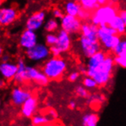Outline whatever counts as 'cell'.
I'll list each match as a JSON object with an SVG mask.
<instances>
[{"label":"cell","instance_id":"cell-25","mask_svg":"<svg viewBox=\"0 0 126 126\" xmlns=\"http://www.w3.org/2000/svg\"><path fill=\"white\" fill-rule=\"evenodd\" d=\"M112 53L115 56H126V41L121 40L117 45L112 49Z\"/></svg>","mask_w":126,"mask_h":126},{"label":"cell","instance_id":"cell-4","mask_svg":"<svg viewBox=\"0 0 126 126\" xmlns=\"http://www.w3.org/2000/svg\"><path fill=\"white\" fill-rule=\"evenodd\" d=\"M57 43L53 46L49 47L50 55L54 57H59L62 54L69 51L71 48L72 40L70 34L66 32L61 29L57 34Z\"/></svg>","mask_w":126,"mask_h":126},{"label":"cell","instance_id":"cell-9","mask_svg":"<svg viewBox=\"0 0 126 126\" xmlns=\"http://www.w3.org/2000/svg\"><path fill=\"white\" fill-rule=\"evenodd\" d=\"M79 44L81 52L86 58L91 57L93 54H94L95 52H97L98 50L101 49V46L99 41H93L91 39H89L82 35L79 38Z\"/></svg>","mask_w":126,"mask_h":126},{"label":"cell","instance_id":"cell-18","mask_svg":"<svg viewBox=\"0 0 126 126\" xmlns=\"http://www.w3.org/2000/svg\"><path fill=\"white\" fill-rule=\"evenodd\" d=\"M25 67H26V64L24 60L19 59L17 62V72L13 79V80L18 85H22L26 82Z\"/></svg>","mask_w":126,"mask_h":126},{"label":"cell","instance_id":"cell-22","mask_svg":"<svg viewBox=\"0 0 126 126\" xmlns=\"http://www.w3.org/2000/svg\"><path fill=\"white\" fill-rule=\"evenodd\" d=\"M99 122V116L95 113H87L83 117L82 124L84 126H96Z\"/></svg>","mask_w":126,"mask_h":126},{"label":"cell","instance_id":"cell-17","mask_svg":"<svg viewBox=\"0 0 126 126\" xmlns=\"http://www.w3.org/2000/svg\"><path fill=\"white\" fill-rule=\"evenodd\" d=\"M97 30H98V26L92 24L91 22L85 21L81 25L79 32L81 33V35L86 37V38L89 39H91L93 41H98Z\"/></svg>","mask_w":126,"mask_h":126},{"label":"cell","instance_id":"cell-10","mask_svg":"<svg viewBox=\"0 0 126 126\" xmlns=\"http://www.w3.org/2000/svg\"><path fill=\"white\" fill-rule=\"evenodd\" d=\"M46 16L47 13L44 10L33 13L28 17L25 22L26 29H28V30H31L33 32L38 31L39 29H41L43 27L44 23L46 19Z\"/></svg>","mask_w":126,"mask_h":126},{"label":"cell","instance_id":"cell-14","mask_svg":"<svg viewBox=\"0 0 126 126\" xmlns=\"http://www.w3.org/2000/svg\"><path fill=\"white\" fill-rule=\"evenodd\" d=\"M17 72V63L6 61L0 62V77L6 81L12 80Z\"/></svg>","mask_w":126,"mask_h":126},{"label":"cell","instance_id":"cell-13","mask_svg":"<svg viewBox=\"0 0 126 126\" xmlns=\"http://www.w3.org/2000/svg\"><path fill=\"white\" fill-rule=\"evenodd\" d=\"M106 56V54L101 50H98L94 54L88 58V62L86 64V75L88 77H92L94 70L96 67L103 61Z\"/></svg>","mask_w":126,"mask_h":126},{"label":"cell","instance_id":"cell-8","mask_svg":"<svg viewBox=\"0 0 126 126\" xmlns=\"http://www.w3.org/2000/svg\"><path fill=\"white\" fill-rule=\"evenodd\" d=\"M25 79L26 82L32 81V82L42 86H47L49 83V79L41 70L33 67L32 66L27 65L25 67Z\"/></svg>","mask_w":126,"mask_h":126},{"label":"cell","instance_id":"cell-28","mask_svg":"<svg viewBox=\"0 0 126 126\" xmlns=\"http://www.w3.org/2000/svg\"><path fill=\"white\" fill-rule=\"evenodd\" d=\"M57 36L54 32H47L45 36V43L48 47L53 46L57 43Z\"/></svg>","mask_w":126,"mask_h":126},{"label":"cell","instance_id":"cell-40","mask_svg":"<svg viewBox=\"0 0 126 126\" xmlns=\"http://www.w3.org/2000/svg\"><path fill=\"white\" fill-rule=\"evenodd\" d=\"M109 2V0H97V2L100 5H103L107 4V2Z\"/></svg>","mask_w":126,"mask_h":126},{"label":"cell","instance_id":"cell-41","mask_svg":"<svg viewBox=\"0 0 126 126\" xmlns=\"http://www.w3.org/2000/svg\"><path fill=\"white\" fill-rule=\"evenodd\" d=\"M2 54H3V49H2V47L1 46H0V57H1Z\"/></svg>","mask_w":126,"mask_h":126},{"label":"cell","instance_id":"cell-5","mask_svg":"<svg viewBox=\"0 0 126 126\" xmlns=\"http://www.w3.org/2000/svg\"><path fill=\"white\" fill-rule=\"evenodd\" d=\"M25 55L28 60L33 62H43L50 57V52L47 45L37 43L34 47L25 50Z\"/></svg>","mask_w":126,"mask_h":126},{"label":"cell","instance_id":"cell-20","mask_svg":"<svg viewBox=\"0 0 126 126\" xmlns=\"http://www.w3.org/2000/svg\"><path fill=\"white\" fill-rule=\"evenodd\" d=\"M81 9V5L79 2L73 1V0H68L64 3L63 5V12L70 16H77L79 11Z\"/></svg>","mask_w":126,"mask_h":126},{"label":"cell","instance_id":"cell-12","mask_svg":"<svg viewBox=\"0 0 126 126\" xmlns=\"http://www.w3.org/2000/svg\"><path fill=\"white\" fill-rule=\"evenodd\" d=\"M32 93L25 90L24 88L20 87V86H16L12 89L11 92L10 98H11V102L12 103L16 106H21L23 103L25 102V100L30 97Z\"/></svg>","mask_w":126,"mask_h":126},{"label":"cell","instance_id":"cell-6","mask_svg":"<svg viewBox=\"0 0 126 126\" xmlns=\"http://www.w3.org/2000/svg\"><path fill=\"white\" fill-rule=\"evenodd\" d=\"M81 25H82V21L77 16H70L67 14L63 15L60 22V26L61 29L66 32L70 35L79 34Z\"/></svg>","mask_w":126,"mask_h":126},{"label":"cell","instance_id":"cell-16","mask_svg":"<svg viewBox=\"0 0 126 126\" xmlns=\"http://www.w3.org/2000/svg\"><path fill=\"white\" fill-rule=\"evenodd\" d=\"M114 66H115V63H114L113 57L111 56L110 54H109V55L106 54V56L104 60H103V61L94 70L93 74L98 73V74H103V75L112 76Z\"/></svg>","mask_w":126,"mask_h":126},{"label":"cell","instance_id":"cell-19","mask_svg":"<svg viewBox=\"0 0 126 126\" xmlns=\"http://www.w3.org/2000/svg\"><path fill=\"white\" fill-rule=\"evenodd\" d=\"M109 25L114 28L117 32L118 34L121 36L124 34L126 31V22L122 20V18L118 16V14L115 16L114 18L110 21Z\"/></svg>","mask_w":126,"mask_h":126},{"label":"cell","instance_id":"cell-31","mask_svg":"<svg viewBox=\"0 0 126 126\" xmlns=\"http://www.w3.org/2000/svg\"><path fill=\"white\" fill-rule=\"evenodd\" d=\"M51 13H52V16L54 18L56 19H61L62 17L63 16V11L61 9L59 8H54L53 9L52 12H51Z\"/></svg>","mask_w":126,"mask_h":126},{"label":"cell","instance_id":"cell-39","mask_svg":"<svg viewBox=\"0 0 126 126\" xmlns=\"http://www.w3.org/2000/svg\"><path fill=\"white\" fill-rule=\"evenodd\" d=\"M121 0H109V2H107L108 5H115L118 2H120Z\"/></svg>","mask_w":126,"mask_h":126},{"label":"cell","instance_id":"cell-43","mask_svg":"<svg viewBox=\"0 0 126 126\" xmlns=\"http://www.w3.org/2000/svg\"><path fill=\"white\" fill-rule=\"evenodd\" d=\"M1 104H2V100H1V98H0V106H1Z\"/></svg>","mask_w":126,"mask_h":126},{"label":"cell","instance_id":"cell-21","mask_svg":"<svg viewBox=\"0 0 126 126\" xmlns=\"http://www.w3.org/2000/svg\"><path fill=\"white\" fill-rule=\"evenodd\" d=\"M44 28L47 32H56L60 28V22L54 18H49L44 23Z\"/></svg>","mask_w":126,"mask_h":126},{"label":"cell","instance_id":"cell-29","mask_svg":"<svg viewBox=\"0 0 126 126\" xmlns=\"http://www.w3.org/2000/svg\"><path fill=\"white\" fill-rule=\"evenodd\" d=\"M75 93L77 95V96L83 99H87L89 95V91L87 89L83 86H78L75 89Z\"/></svg>","mask_w":126,"mask_h":126},{"label":"cell","instance_id":"cell-23","mask_svg":"<svg viewBox=\"0 0 126 126\" xmlns=\"http://www.w3.org/2000/svg\"><path fill=\"white\" fill-rule=\"evenodd\" d=\"M31 118H32V125L35 126L46 125H48L51 121L50 118L41 114H34Z\"/></svg>","mask_w":126,"mask_h":126},{"label":"cell","instance_id":"cell-11","mask_svg":"<svg viewBox=\"0 0 126 126\" xmlns=\"http://www.w3.org/2000/svg\"><path fill=\"white\" fill-rule=\"evenodd\" d=\"M37 43H38V35L36 34V32L25 29L21 32L18 40V44L21 48L25 50H28L34 47Z\"/></svg>","mask_w":126,"mask_h":126},{"label":"cell","instance_id":"cell-26","mask_svg":"<svg viewBox=\"0 0 126 126\" xmlns=\"http://www.w3.org/2000/svg\"><path fill=\"white\" fill-rule=\"evenodd\" d=\"M83 86H85L87 90H94V89H95L98 86L95 79L93 77L88 76L84 77L83 80Z\"/></svg>","mask_w":126,"mask_h":126},{"label":"cell","instance_id":"cell-37","mask_svg":"<svg viewBox=\"0 0 126 126\" xmlns=\"http://www.w3.org/2000/svg\"><path fill=\"white\" fill-rule=\"evenodd\" d=\"M69 107L71 109H74L77 108V102L74 101V100H71L70 102H69Z\"/></svg>","mask_w":126,"mask_h":126},{"label":"cell","instance_id":"cell-35","mask_svg":"<svg viewBox=\"0 0 126 126\" xmlns=\"http://www.w3.org/2000/svg\"><path fill=\"white\" fill-rule=\"evenodd\" d=\"M0 59H1V61L2 62H6V61H10L11 60V57L9 54H2L1 57H0Z\"/></svg>","mask_w":126,"mask_h":126},{"label":"cell","instance_id":"cell-42","mask_svg":"<svg viewBox=\"0 0 126 126\" xmlns=\"http://www.w3.org/2000/svg\"><path fill=\"white\" fill-rule=\"evenodd\" d=\"M2 2H3V0H0V7H1V6H2Z\"/></svg>","mask_w":126,"mask_h":126},{"label":"cell","instance_id":"cell-3","mask_svg":"<svg viewBox=\"0 0 126 126\" xmlns=\"http://www.w3.org/2000/svg\"><path fill=\"white\" fill-rule=\"evenodd\" d=\"M118 14V9L115 5H99L97 9L92 12L90 22L96 26L109 25L110 21Z\"/></svg>","mask_w":126,"mask_h":126},{"label":"cell","instance_id":"cell-7","mask_svg":"<svg viewBox=\"0 0 126 126\" xmlns=\"http://www.w3.org/2000/svg\"><path fill=\"white\" fill-rule=\"evenodd\" d=\"M18 16L19 12L15 7H0V26L7 27L12 25Z\"/></svg>","mask_w":126,"mask_h":126},{"label":"cell","instance_id":"cell-24","mask_svg":"<svg viewBox=\"0 0 126 126\" xmlns=\"http://www.w3.org/2000/svg\"><path fill=\"white\" fill-rule=\"evenodd\" d=\"M79 3L81 5V8L90 12L94 11L100 5L97 2V0H79Z\"/></svg>","mask_w":126,"mask_h":126},{"label":"cell","instance_id":"cell-30","mask_svg":"<svg viewBox=\"0 0 126 126\" xmlns=\"http://www.w3.org/2000/svg\"><path fill=\"white\" fill-rule=\"evenodd\" d=\"M114 63L122 68L126 67V56H115L113 57Z\"/></svg>","mask_w":126,"mask_h":126},{"label":"cell","instance_id":"cell-36","mask_svg":"<svg viewBox=\"0 0 126 126\" xmlns=\"http://www.w3.org/2000/svg\"><path fill=\"white\" fill-rule=\"evenodd\" d=\"M118 16L122 18V20L125 22H126V12L125 10H121V11H119V12H118Z\"/></svg>","mask_w":126,"mask_h":126},{"label":"cell","instance_id":"cell-33","mask_svg":"<svg viewBox=\"0 0 126 126\" xmlns=\"http://www.w3.org/2000/svg\"><path fill=\"white\" fill-rule=\"evenodd\" d=\"M48 116H50V119H52V118H56L57 117V113L54 109H50L48 110Z\"/></svg>","mask_w":126,"mask_h":126},{"label":"cell","instance_id":"cell-44","mask_svg":"<svg viewBox=\"0 0 126 126\" xmlns=\"http://www.w3.org/2000/svg\"><path fill=\"white\" fill-rule=\"evenodd\" d=\"M73 1H77V2H79V0H73Z\"/></svg>","mask_w":126,"mask_h":126},{"label":"cell","instance_id":"cell-27","mask_svg":"<svg viewBox=\"0 0 126 126\" xmlns=\"http://www.w3.org/2000/svg\"><path fill=\"white\" fill-rule=\"evenodd\" d=\"M91 14H92V12H90V11L81 8L80 10L79 11L78 14H77V17L81 21H90V19Z\"/></svg>","mask_w":126,"mask_h":126},{"label":"cell","instance_id":"cell-32","mask_svg":"<svg viewBox=\"0 0 126 126\" xmlns=\"http://www.w3.org/2000/svg\"><path fill=\"white\" fill-rule=\"evenodd\" d=\"M80 73L78 71H73L70 73V75L68 76V79L70 82H76V81L79 78Z\"/></svg>","mask_w":126,"mask_h":126},{"label":"cell","instance_id":"cell-38","mask_svg":"<svg viewBox=\"0 0 126 126\" xmlns=\"http://www.w3.org/2000/svg\"><path fill=\"white\" fill-rule=\"evenodd\" d=\"M5 86V80L0 77V89H2Z\"/></svg>","mask_w":126,"mask_h":126},{"label":"cell","instance_id":"cell-1","mask_svg":"<svg viewBox=\"0 0 126 126\" xmlns=\"http://www.w3.org/2000/svg\"><path fill=\"white\" fill-rule=\"evenodd\" d=\"M67 69V63L63 58L52 57L47 58L42 65L41 71L45 74L49 80L61 79Z\"/></svg>","mask_w":126,"mask_h":126},{"label":"cell","instance_id":"cell-2","mask_svg":"<svg viewBox=\"0 0 126 126\" xmlns=\"http://www.w3.org/2000/svg\"><path fill=\"white\" fill-rule=\"evenodd\" d=\"M97 38L100 46L106 50L112 51V49L122 40L121 35L109 25L98 27Z\"/></svg>","mask_w":126,"mask_h":126},{"label":"cell","instance_id":"cell-34","mask_svg":"<svg viewBox=\"0 0 126 126\" xmlns=\"http://www.w3.org/2000/svg\"><path fill=\"white\" fill-rule=\"evenodd\" d=\"M78 72L81 74H86V66L84 64H79L78 66Z\"/></svg>","mask_w":126,"mask_h":126},{"label":"cell","instance_id":"cell-15","mask_svg":"<svg viewBox=\"0 0 126 126\" xmlns=\"http://www.w3.org/2000/svg\"><path fill=\"white\" fill-rule=\"evenodd\" d=\"M21 113L26 118H31L36 112L38 108V99L33 95L28 98L25 102L21 106Z\"/></svg>","mask_w":126,"mask_h":126}]
</instances>
